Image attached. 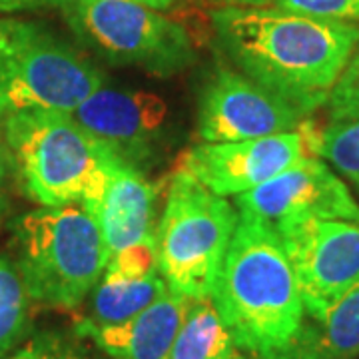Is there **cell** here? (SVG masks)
<instances>
[{"label": "cell", "mask_w": 359, "mask_h": 359, "mask_svg": "<svg viewBox=\"0 0 359 359\" xmlns=\"http://www.w3.org/2000/svg\"><path fill=\"white\" fill-rule=\"evenodd\" d=\"M218 44L259 86L313 112L349 65L359 26L269 6H222L212 13Z\"/></svg>", "instance_id": "obj_1"}, {"label": "cell", "mask_w": 359, "mask_h": 359, "mask_svg": "<svg viewBox=\"0 0 359 359\" xmlns=\"http://www.w3.org/2000/svg\"><path fill=\"white\" fill-rule=\"evenodd\" d=\"M212 302L240 351L269 359L294 341L306 308L278 231L240 214Z\"/></svg>", "instance_id": "obj_2"}, {"label": "cell", "mask_w": 359, "mask_h": 359, "mask_svg": "<svg viewBox=\"0 0 359 359\" xmlns=\"http://www.w3.org/2000/svg\"><path fill=\"white\" fill-rule=\"evenodd\" d=\"M4 144L22 190L40 205L88 202L124 162L72 116L54 110L6 114Z\"/></svg>", "instance_id": "obj_3"}, {"label": "cell", "mask_w": 359, "mask_h": 359, "mask_svg": "<svg viewBox=\"0 0 359 359\" xmlns=\"http://www.w3.org/2000/svg\"><path fill=\"white\" fill-rule=\"evenodd\" d=\"M16 268L32 304L76 309L108 266L98 224L80 204L40 205L13 222Z\"/></svg>", "instance_id": "obj_4"}, {"label": "cell", "mask_w": 359, "mask_h": 359, "mask_svg": "<svg viewBox=\"0 0 359 359\" xmlns=\"http://www.w3.org/2000/svg\"><path fill=\"white\" fill-rule=\"evenodd\" d=\"M240 212L180 168L170 180L156 254L168 290L188 299L212 297Z\"/></svg>", "instance_id": "obj_5"}, {"label": "cell", "mask_w": 359, "mask_h": 359, "mask_svg": "<svg viewBox=\"0 0 359 359\" xmlns=\"http://www.w3.org/2000/svg\"><path fill=\"white\" fill-rule=\"evenodd\" d=\"M104 86L102 72L50 28L0 18V112L54 110L72 114Z\"/></svg>", "instance_id": "obj_6"}, {"label": "cell", "mask_w": 359, "mask_h": 359, "mask_svg": "<svg viewBox=\"0 0 359 359\" xmlns=\"http://www.w3.org/2000/svg\"><path fill=\"white\" fill-rule=\"evenodd\" d=\"M66 22L90 50L114 66L172 76L194 65L186 28L134 0H62Z\"/></svg>", "instance_id": "obj_7"}, {"label": "cell", "mask_w": 359, "mask_h": 359, "mask_svg": "<svg viewBox=\"0 0 359 359\" xmlns=\"http://www.w3.org/2000/svg\"><path fill=\"white\" fill-rule=\"evenodd\" d=\"M273 230L294 266L306 318H320L337 297L359 283V224L302 219Z\"/></svg>", "instance_id": "obj_8"}, {"label": "cell", "mask_w": 359, "mask_h": 359, "mask_svg": "<svg viewBox=\"0 0 359 359\" xmlns=\"http://www.w3.org/2000/svg\"><path fill=\"white\" fill-rule=\"evenodd\" d=\"M309 114L244 74L218 68L200 92L196 132L204 142L254 140L297 130Z\"/></svg>", "instance_id": "obj_9"}, {"label": "cell", "mask_w": 359, "mask_h": 359, "mask_svg": "<svg viewBox=\"0 0 359 359\" xmlns=\"http://www.w3.org/2000/svg\"><path fill=\"white\" fill-rule=\"evenodd\" d=\"M236 208L271 228L302 219L359 224V204L334 170L316 156H306L266 184L236 196Z\"/></svg>", "instance_id": "obj_10"}, {"label": "cell", "mask_w": 359, "mask_h": 359, "mask_svg": "<svg viewBox=\"0 0 359 359\" xmlns=\"http://www.w3.org/2000/svg\"><path fill=\"white\" fill-rule=\"evenodd\" d=\"M302 128L240 142H202L188 150L182 170L218 196H240L306 158Z\"/></svg>", "instance_id": "obj_11"}, {"label": "cell", "mask_w": 359, "mask_h": 359, "mask_svg": "<svg viewBox=\"0 0 359 359\" xmlns=\"http://www.w3.org/2000/svg\"><path fill=\"white\" fill-rule=\"evenodd\" d=\"M72 118L126 164L144 172L168 120V104L152 92L98 88Z\"/></svg>", "instance_id": "obj_12"}, {"label": "cell", "mask_w": 359, "mask_h": 359, "mask_svg": "<svg viewBox=\"0 0 359 359\" xmlns=\"http://www.w3.org/2000/svg\"><path fill=\"white\" fill-rule=\"evenodd\" d=\"M156 200L158 190L144 172L120 162L102 190L80 205L98 224L108 254L114 256L154 236Z\"/></svg>", "instance_id": "obj_13"}, {"label": "cell", "mask_w": 359, "mask_h": 359, "mask_svg": "<svg viewBox=\"0 0 359 359\" xmlns=\"http://www.w3.org/2000/svg\"><path fill=\"white\" fill-rule=\"evenodd\" d=\"M188 302V297L168 290L152 306L128 321L94 325L78 320L76 334L90 337L112 359H168Z\"/></svg>", "instance_id": "obj_14"}, {"label": "cell", "mask_w": 359, "mask_h": 359, "mask_svg": "<svg viewBox=\"0 0 359 359\" xmlns=\"http://www.w3.org/2000/svg\"><path fill=\"white\" fill-rule=\"evenodd\" d=\"M359 358V283L337 297L320 318H306L294 341L269 359Z\"/></svg>", "instance_id": "obj_15"}, {"label": "cell", "mask_w": 359, "mask_h": 359, "mask_svg": "<svg viewBox=\"0 0 359 359\" xmlns=\"http://www.w3.org/2000/svg\"><path fill=\"white\" fill-rule=\"evenodd\" d=\"M168 292V283L154 271L144 278H124L104 271L90 294V316L82 318L94 325H116L132 320Z\"/></svg>", "instance_id": "obj_16"}, {"label": "cell", "mask_w": 359, "mask_h": 359, "mask_svg": "<svg viewBox=\"0 0 359 359\" xmlns=\"http://www.w3.org/2000/svg\"><path fill=\"white\" fill-rule=\"evenodd\" d=\"M238 347L212 297L190 299L168 359H233Z\"/></svg>", "instance_id": "obj_17"}, {"label": "cell", "mask_w": 359, "mask_h": 359, "mask_svg": "<svg viewBox=\"0 0 359 359\" xmlns=\"http://www.w3.org/2000/svg\"><path fill=\"white\" fill-rule=\"evenodd\" d=\"M32 299L14 259L0 254V359L11 355L30 330Z\"/></svg>", "instance_id": "obj_18"}, {"label": "cell", "mask_w": 359, "mask_h": 359, "mask_svg": "<svg viewBox=\"0 0 359 359\" xmlns=\"http://www.w3.org/2000/svg\"><path fill=\"white\" fill-rule=\"evenodd\" d=\"M313 154L327 160L359 190V118L332 120L320 130Z\"/></svg>", "instance_id": "obj_19"}, {"label": "cell", "mask_w": 359, "mask_h": 359, "mask_svg": "<svg viewBox=\"0 0 359 359\" xmlns=\"http://www.w3.org/2000/svg\"><path fill=\"white\" fill-rule=\"evenodd\" d=\"M332 120H358L359 118V50L327 96Z\"/></svg>", "instance_id": "obj_20"}, {"label": "cell", "mask_w": 359, "mask_h": 359, "mask_svg": "<svg viewBox=\"0 0 359 359\" xmlns=\"http://www.w3.org/2000/svg\"><path fill=\"white\" fill-rule=\"evenodd\" d=\"M271 6L321 20L359 22V0H273Z\"/></svg>", "instance_id": "obj_21"}, {"label": "cell", "mask_w": 359, "mask_h": 359, "mask_svg": "<svg viewBox=\"0 0 359 359\" xmlns=\"http://www.w3.org/2000/svg\"><path fill=\"white\" fill-rule=\"evenodd\" d=\"M8 359H90V355L84 347L66 335L40 334Z\"/></svg>", "instance_id": "obj_22"}, {"label": "cell", "mask_w": 359, "mask_h": 359, "mask_svg": "<svg viewBox=\"0 0 359 359\" xmlns=\"http://www.w3.org/2000/svg\"><path fill=\"white\" fill-rule=\"evenodd\" d=\"M11 168H13V162H11L8 148H6V144H0V186L4 184V180L8 176Z\"/></svg>", "instance_id": "obj_23"}, {"label": "cell", "mask_w": 359, "mask_h": 359, "mask_svg": "<svg viewBox=\"0 0 359 359\" xmlns=\"http://www.w3.org/2000/svg\"><path fill=\"white\" fill-rule=\"evenodd\" d=\"M219 6H271L273 0H212Z\"/></svg>", "instance_id": "obj_24"}, {"label": "cell", "mask_w": 359, "mask_h": 359, "mask_svg": "<svg viewBox=\"0 0 359 359\" xmlns=\"http://www.w3.org/2000/svg\"><path fill=\"white\" fill-rule=\"evenodd\" d=\"M134 2H140L144 6H150L154 11H166L170 6H174L178 0H134Z\"/></svg>", "instance_id": "obj_25"}, {"label": "cell", "mask_w": 359, "mask_h": 359, "mask_svg": "<svg viewBox=\"0 0 359 359\" xmlns=\"http://www.w3.org/2000/svg\"><path fill=\"white\" fill-rule=\"evenodd\" d=\"M22 8H26L25 0H0V13L22 11Z\"/></svg>", "instance_id": "obj_26"}, {"label": "cell", "mask_w": 359, "mask_h": 359, "mask_svg": "<svg viewBox=\"0 0 359 359\" xmlns=\"http://www.w3.org/2000/svg\"><path fill=\"white\" fill-rule=\"evenodd\" d=\"M26 8H36V6H60L62 0H25Z\"/></svg>", "instance_id": "obj_27"}, {"label": "cell", "mask_w": 359, "mask_h": 359, "mask_svg": "<svg viewBox=\"0 0 359 359\" xmlns=\"http://www.w3.org/2000/svg\"><path fill=\"white\" fill-rule=\"evenodd\" d=\"M6 212H8V200H6V196L0 192V224H2V219L6 216Z\"/></svg>", "instance_id": "obj_28"}, {"label": "cell", "mask_w": 359, "mask_h": 359, "mask_svg": "<svg viewBox=\"0 0 359 359\" xmlns=\"http://www.w3.org/2000/svg\"><path fill=\"white\" fill-rule=\"evenodd\" d=\"M4 118L6 116L0 112V144H4Z\"/></svg>", "instance_id": "obj_29"}, {"label": "cell", "mask_w": 359, "mask_h": 359, "mask_svg": "<svg viewBox=\"0 0 359 359\" xmlns=\"http://www.w3.org/2000/svg\"><path fill=\"white\" fill-rule=\"evenodd\" d=\"M233 359H257V358H254V355H245L244 351H242V353L238 351V353H236V358H233Z\"/></svg>", "instance_id": "obj_30"}, {"label": "cell", "mask_w": 359, "mask_h": 359, "mask_svg": "<svg viewBox=\"0 0 359 359\" xmlns=\"http://www.w3.org/2000/svg\"><path fill=\"white\" fill-rule=\"evenodd\" d=\"M358 50H359V44H358Z\"/></svg>", "instance_id": "obj_31"}]
</instances>
